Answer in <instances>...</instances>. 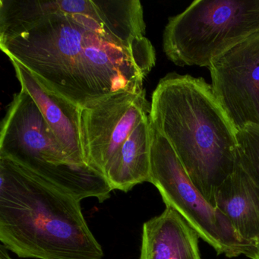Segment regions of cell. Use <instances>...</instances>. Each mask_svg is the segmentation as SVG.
<instances>
[{
	"instance_id": "cell-1",
	"label": "cell",
	"mask_w": 259,
	"mask_h": 259,
	"mask_svg": "<svg viewBox=\"0 0 259 259\" xmlns=\"http://www.w3.org/2000/svg\"><path fill=\"white\" fill-rule=\"evenodd\" d=\"M30 22L0 33V48L53 92L81 108L122 91L143 89L155 66L150 40L132 46L85 15L27 0Z\"/></svg>"
},
{
	"instance_id": "cell-2",
	"label": "cell",
	"mask_w": 259,
	"mask_h": 259,
	"mask_svg": "<svg viewBox=\"0 0 259 259\" xmlns=\"http://www.w3.org/2000/svg\"><path fill=\"white\" fill-rule=\"evenodd\" d=\"M150 119L169 142L195 187L214 207L217 191L233 172L237 130L204 78L172 72L153 92Z\"/></svg>"
},
{
	"instance_id": "cell-3",
	"label": "cell",
	"mask_w": 259,
	"mask_h": 259,
	"mask_svg": "<svg viewBox=\"0 0 259 259\" xmlns=\"http://www.w3.org/2000/svg\"><path fill=\"white\" fill-rule=\"evenodd\" d=\"M79 200L0 157V241L21 257L102 259Z\"/></svg>"
},
{
	"instance_id": "cell-4",
	"label": "cell",
	"mask_w": 259,
	"mask_h": 259,
	"mask_svg": "<svg viewBox=\"0 0 259 259\" xmlns=\"http://www.w3.org/2000/svg\"><path fill=\"white\" fill-rule=\"evenodd\" d=\"M0 157L16 162L79 201L100 198L105 192L104 176L69 161L40 109L22 89L3 119Z\"/></svg>"
},
{
	"instance_id": "cell-5",
	"label": "cell",
	"mask_w": 259,
	"mask_h": 259,
	"mask_svg": "<svg viewBox=\"0 0 259 259\" xmlns=\"http://www.w3.org/2000/svg\"><path fill=\"white\" fill-rule=\"evenodd\" d=\"M259 33V0H195L169 18L163 48L179 66L207 67Z\"/></svg>"
},
{
	"instance_id": "cell-6",
	"label": "cell",
	"mask_w": 259,
	"mask_h": 259,
	"mask_svg": "<svg viewBox=\"0 0 259 259\" xmlns=\"http://www.w3.org/2000/svg\"><path fill=\"white\" fill-rule=\"evenodd\" d=\"M149 183L158 189L166 207L180 213L217 254H246L251 245L238 238L228 219L195 187L169 142L152 124Z\"/></svg>"
},
{
	"instance_id": "cell-7",
	"label": "cell",
	"mask_w": 259,
	"mask_h": 259,
	"mask_svg": "<svg viewBox=\"0 0 259 259\" xmlns=\"http://www.w3.org/2000/svg\"><path fill=\"white\" fill-rule=\"evenodd\" d=\"M150 113L144 89L122 91L81 108L80 134L86 163L104 176L113 156Z\"/></svg>"
},
{
	"instance_id": "cell-8",
	"label": "cell",
	"mask_w": 259,
	"mask_h": 259,
	"mask_svg": "<svg viewBox=\"0 0 259 259\" xmlns=\"http://www.w3.org/2000/svg\"><path fill=\"white\" fill-rule=\"evenodd\" d=\"M211 87L237 131L259 125V33L208 67Z\"/></svg>"
},
{
	"instance_id": "cell-9",
	"label": "cell",
	"mask_w": 259,
	"mask_h": 259,
	"mask_svg": "<svg viewBox=\"0 0 259 259\" xmlns=\"http://www.w3.org/2000/svg\"><path fill=\"white\" fill-rule=\"evenodd\" d=\"M10 61L21 89L33 98L69 161L77 166H89L81 143V107L48 89L17 60L11 58Z\"/></svg>"
},
{
	"instance_id": "cell-10",
	"label": "cell",
	"mask_w": 259,
	"mask_h": 259,
	"mask_svg": "<svg viewBox=\"0 0 259 259\" xmlns=\"http://www.w3.org/2000/svg\"><path fill=\"white\" fill-rule=\"evenodd\" d=\"M214 207L242 242L251 245L259 240V182L238 153L233 172L217 191Z\"/></svg>"
},
{
	"instance_id": "cell-11",
	"label": "cell",
	"mask_w": 259,
	"mask_h": 259,
	"mask_svg": "<svg viewBox=\"0 0 259 259\" xmlns=\"http://www.w3.org/2000/svg\"><path fill=\"white\" fill-rule=\"evenodd\" d=\"M199 236L170 207L143 224L139 259H202Z\"/></svg>"
},
{
	"instance_id": "cell-12",
	"label": "cell",
	"mask_w": 259,
	"mask_h": 259,
	"mask_svg": "<svg viewBox=\"0 0 259 259\" xmlns=\"http://www.w3.org/2000/svg\"><path fill=\"white\" fill-rule=\"evenodd\" d=\"M151 122L142 120L113 156L104 177L113 190L130 192L136 185L150 181Z\"/></svg>"
},
{
	"instance_id": "cell-13",
	"label": "cell",
	"mask_w": 259,
	"mask_h": 259,
	"mask_svg": "<svg viewBox=\"0 0 259 259\" xmlns=\"http://www.w3.org/2000/svg\"><path fill=\"white\" fill-rule=\"evenodd\" d=\"M237 153L259 182V125H248L237 131Z\"/></svg>"
},
{
	"instance_id": "cell-14",
	"label": "cell",
	"mask_w": 259,
	"mask_h": 259,
	"mask_svg": "<svg viewBox=\"0 0 259 259\" xmlns=\"http://www.w3.org/2000/svg\"><path fill=\"white\" fill-rule=\"evenodd\" d=\"M7 248L4 245L0 246V259H13L11 256L7 252Z\"/></svg>"
}]
</instances>
